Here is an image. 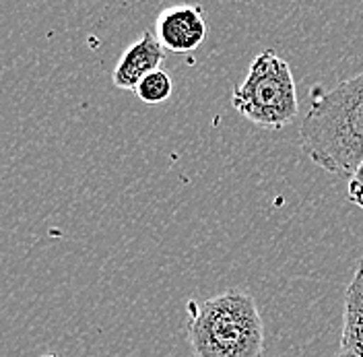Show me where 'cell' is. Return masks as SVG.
<instances>
[{
  "mask_svg": "<svg viewBox=\"0 0 363 357\" xmlns=\"http://www.w3.org/2000/svg\"><path fill=\"white\" fill-rule=\"evenodd\" d=\"M42 357H58L56 353H48V356H42Z\"/></svg>",
  "mask_w": 363,
  "mask_h": 357,
  "instance_id": "obj_9",
  "label": "cell"
},
{
  "mask_svg": "<svg viewBox=\"0 0 363 357\" xmlns=\"http://www.w3.org/2000/svg\"><path fill=\"white\" fill-rule=\"evenodd\" d=\"M299 147L324 172L349 180L363 163V70L318 91L301 120Z\"/></svg>",
  "mask_w": 363,
  "mask_h": 357,
  "instance_id": "obj_1",
  "label": "cell"
},
{
  "mask_svg": "<svg viewBox=\"0 0 363 357\" xmlns=\"http://www.w3.org/2000/svg\"><path fill=\"white\" fill-rule=\"evenodd\" d=\"M172 91H174L172 77L163 68H159L136 85L135 95L147 106H157V104H165L172 97Z\"/></svg>",
  "mask_w": 363,
  "mask_h": 357,
  "instance_id": "obj_7",
  "label": "cell"
},
{
  "mask_svg": "<svg viewBox=\"0 0 363 357\" xmlns=\"http://www.w3.org/2000/svg\"><path fill=\"white\" fill-rule=\"evenodd\" d=\"M186 336L196 357H260L264 322L256 300L240 290H227L201 304H188Z\"/></svg>",
  "mask_w": 363,
  "mask_h": 357,
  "instance_id": "obj_2",
  "label": "cell"
},
{
  "mask_svg": "<svg viewBox=\"0 0 363 357\" xmlns=\"http://www.w3.org/2000/svg\"><path fill=\"white\" fill-rule=\"evenodd\" d=\"M337 357H363V256L345 290L342 333Z\"/></svg>",
  "mask_w": 363,
  "mask_h": 357,
  "instance_id": "obj_6",
  "label": "cell"
},
{
  "mask_svg": "<svg viewBox=\"0 0 363 357\" xmlns=\"http://www.w3.org/2000/svg\"><path fill=\"white\" fill-rule=\"evenodd\" d=\"M163 60H165V48L157 40L155 31L145 29L143 35L135 44L128 45L124 54L120 56V60L116 62L112 83L118 89L135 91L136 85L145 77H149L151 72L161 68Z\"/></svg>",
  "mask_w": 363,
  "mask_h": 357,
  "instance_id": "obj_5",
  "label": "cell"
},
{
  "mask_svg": "<svg viewBox=\"0 0 363 357\" xmlns=\"http://www.w3.org/2000/svg\"><path fill=\"white\" fill-rule=\"evenodd\" d=\"M347 199L355 207L363 209V163L359 165V170L347 180Z\"/></svg>",
  "mask_w": 363,
  "mask_h": 357,
  "instance_id": "obj_8",
  "label": "cell"
},
{
  "mask_svg": "<svg viewBox=\"0 0 363 357\" xmlns=\"http://www.w3.org/2000/svg\"><path fill=\"white\" fill-rule=\"evenodd\" d=\"M233 110L264 131H281L299 116V99L291 67L274 50H262L242 85L231 95Z\"/></svg>",
  "mask_w": 363,
  "mask_h": 357,
  "instance_id": "obj_3",
  "label": "cell"
},
{
  "mask_svg": "<svg viewBox=\"0 0 363 357\" xmlns=\"http://www.w3.org/2000/svg\"><path fill=\"white\" fill-rule=\"evenodd\" d=\"M206 17L201 6L176 4L159 13L155 21V35L172 54H188L203 45L206 40Z\"/></svg>",
  "mask_w": 363,
  "mask_h": 357,
  "instance_id": "obj_4",
  "label": "cell"
}]
</instances>
